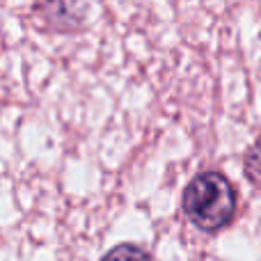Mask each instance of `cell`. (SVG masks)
I'll return each mask as SVG.
<instances>
[{
    "label": "cell",
    "instance_id": "cell-1",
    "mask_svg": "<svg viewBox=\"0 0 261 261\" xmlns=\"http://www.w3.org/2000/svg\"><path fill=\"white\" fill-rule=\"evenodd\" d=\"M184 206L190 220L206 231H216L231 220L236 211V195L231 184L218 172L195 176L184 193Z\"/></svg>",
    "mask_w": 261,
    "mask_h": 261
},
{
    "label": "cell",
    "instance_id": "cell-2",
    "mask_svg": "<svg viewBox=\"0 0 261 261\" xmlns=\"http://www.w3.org/2000/svg\"><path fill=\"white\" fill-rule=\"evenodd\" d=\"M103 261H151L144 250L135 248V245H117L103 257Z\"/></svg>",
    "mask_w": 261,
    "mask_h": 261
}]
</instances>
